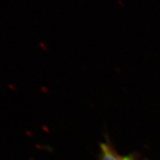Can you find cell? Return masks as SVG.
Here are the masks:
<instances>
[{"mask_svg": "<svg viewBox=\"0 0 160 160\" xmlns=\"http://www.w3.org/2000/svg\"><path fill=\"white\" fill-rule=\"evenodd\" d=\"M100 160H133L132 156H123L106 142L101 144L100 148Z\"/></svg>", "mask_w": 160, "mask_h": 160, "instance_id": "obj_1", "label": "cell"}]
</instances>
